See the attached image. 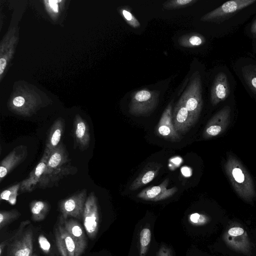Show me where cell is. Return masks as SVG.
Listing matches in <instances>:
<instances>
[{
	"instance_id": "cell-1",
	"label": "cell",
	"mask_w": 256,
	"mask_h": 256,
	"mask_svg": "<svg viewBox=\"0 0 256 256\" xmlns=\"http://www.w3.org/2000/svg\"><path fill=\"white\" fill-rule=\"evenodd\" d=\"M68 154L64 145L61 142L50 152L38 188H46L53 186L63 177L72 174V166L68 164Z\"/></svg>"
},
{
	"instance_id": "cell-2",
	"label": "cell",
	"mask_w": 256,
	"mask_h": 256,
	"mask_svg": "<svg viewBox=\"0 0 256 256\" xmlns=\"http://www.w3.org/2000/svg\"><path fill=\"white\" fill-rule=\"evenodd\" d=\"M226 171L233 188L240 198L251 202L256 196L252 180L239 160L230 156L225 164Z\"/></svg>"
},
{
	"instance_id": "cell-3",
	"label": "cell",
	"mask_w": 256,
	"mask_h": 256,
	"mask_svg": "<svg viewBox=\"0 0 256 256\" xmlns=\"http://www.w3.org/2000/svg\"><path fill=\"white\" fill-rule=\"evenodd\" d=\"M160 92L146 88L134 91L132 94L129 104V112L136 116L150 114L157 107Z\"/></svg>"
},
{
	"instance_id": "cell-4",
	"label": "cell",
	"mask_w": 256,
	"mask_h": 256,
	"mask_svg": "<svg viewBox=\"0 0 256 256\" xmlns=\"http://www.w3.org/2000/svg\"><path fill=\"white\" fill-rule=\"evenodd\" d=\"M202 80L196 72L192 74L180 98L186 108L196 121L202 107Z\"/></svg>"
},
{
	"instance_id": "cell-5",
	"label": "cell",
	"mask_w": 256,
	"mask_h": 256,
	"mask_svg": "<svg viewBox=\"0 0 256 256\" xmlns=\"http://www.w3.org/2000/svg\"><path fill=\"white\" fill-rule=\"evenodd\" d=\"M222 240L230 249L248 254L251 250V243L246 230L239 224H230L222 236Z\"/></svg>"
},
{
	"instance_id": "cell-6",
	"label": "cell",
	"mask_w": 256,
	"mask_h": 256,
	"mask_svg": "<svg viewBox=\"0 0 256 256\" xmlns=\"http://www.w3.org/2000/svg\"><path fill=\"white\" fill-rule=\"evenodd\" d=\"M56 240L62 256H80L84 250L66 230L59 219L54 228Z\"/></svg>"
},
{
	"instance_id": "cell-7",
	"label": "cell",
	"mask_w": 256,
	"mask_h": 256,
	"mask_svg": "<svg viewBox=\"0 0 256 256\" xmlns=\"http://www.w3.org/2000/svg\"><path fill=\"white\" fill-rule=\"evenodd\" d=\"M28 222H22L17 232L11 238L8 248V256H32V232L30 229L22 232Z\"/></svg>"
},
{
	"instance_id": "cell-8",
	"label": "cell",
	"mask_w": 256,
	"mask_h": 256,
	"mask_svg": "<svg viewBox=\"0 0 256 256\" xmlns=\"http://www.w3.org/2000/svg\"><path fill=\"white\" fill-rule=\"evenodd\" d=\"M86 199V190L84 189L62 200L59 206L60 216L64 219H68L70 217L82 218Z\"/></svg>"
},
{
	"instance_id": "cell-9",
	"label": "cell",
	"mask_w": 256,
	"mask_h": 256,
	"mask_svg": "<svg viewBox=\"0 0 256 256\" xmlns=\"http://www.w3.org/2000/svg\"><path fill=\"white\" fill-rule=\"evenodd\" d=\"M82 218L88 236L94 238L98 231L100 218L97 198L93 192L86 198Z\"/></svg>"
},
{
	"instance_id": "cell-10",
	"label": "cell",
	"mask_w": 256,
	"mask_h": 256,
	"mask_svg": "<svg viewBox=\"0 0 256 256\" xmlns=\"http://www.w3.org/2000/svg\"><path fill=\"white\" fill-rule=\"evenodd\" d=\"M256 0H233L228 1L219 7L204 15L200 18L203 22H216L234 14L250 6Z\"/></svg>"
},
{
	"instance_id": "cell-11",
	"label": "cell",
	"mask_w": 256,
	"mask_h": 256,
	"mask_svg": "<svg viewBox=\"0 0 256 256\" xmlns=\"http://www.w3.org/2000/svg\"><path fill=\"white\" fill-rule=\"evenodd\" d=\"M230 107L226 106L212 118L204 128L203 138L208 139L222 134L230 124Z\"/></svg>"
},
{
	"instance_id": "cell-12",
	"label": "cell",
	"mask_w": 256,
	"mask_h": 256,
	"mask_svg": "<svg viewBox=\"0 0 256 256\" xmlns=\"http://www.w3.org/2000/svg\"><path fill=\"white\" fill-rule=\"evenodd\" d=\"M28 155L27 147L20 145L15 147L0 162V182L20 164L23 162Z\"/></svg>"
},
{
	"instance_id": "cell-13",
	"label": "cell",
	"mask_w": 256,
	"mask_h": 256,
	"mask_svg": "<svg viewBox=\"0 0 256 256\" xmlns=\"http://www.w3.org/2000/svg\"><path fill=\"white\" fill-rule=\"evenodd\" d=\"M172 102L164 111L156 128V133L160 137L171 142H179L181 137L174 126L172 121Z\"/></svg>"
},
{
	"instance_id": "cell-14",
	"label": "cell",
	"mask_w": 256,
	"mask_h": 256,
	"mask_svg": "<svg viewBox=\"0 0 256 256\" xmlns=\"http://www.w3.org/2000/svg\"><path fill=\"white\" fill-rule=\"evenodd\" d=\"M172 121L178 132H188L196 122L180 98L172 113Z\"/></svg>"
},
{
	"instance_id": "cell-15",
	"label": "cell",
	"mask_w": 256,
	"mask_h": 256,
	"mask_svg": "<svg viewBox=\"0 0 256 256\" xmlns=\"http://www.w3.org/2000/svg\"><path fill=\"white\" fill-rule=\"evenodd\" d=\"M50 152L44 150V153L38 164L30 172L26 178L20 182L19 194L30 192L38 184L46 170Z\"/></svg>"
},
{
	"instance_id": "cell-16",
	"label": "cell",
	"mask_w": 256,
	"mask_h": 256,
	"mask_svg": "<svg viewBox=\"0 0 256 256\" xmlns=\"http://www.w3.org/2000/svg\"><path fill=\"white\" fill-rule=\"evenodd\" d=\"M169 179H165L158 186L148 187L142 190L137 197L146 200L159 201L173 196L178 190L175 186L168 189Z\"/></svg>"
},
{
	"instance_id": "cell-17",
	"label": "cell",
	"mask_w": 256,
	"mask_h": 256,
	"mask_svg": "<svg viewBox=\"0 0 256 256\" xmlns=\"http://www.w3.org/2000/svg\"><path fill=\"white\" fill-rule=\"evenodd\" d=\"M74 148L81 151L87 150L90 146V136L88 124L80 116H76L74 122Z\"/></svg>"
},
{
	"instance_id": "cell-18",
	"label": "cell",
	"mask_w": 256,
	"mask_h": 256,
	"mask_svg": "<svg viewBox=\"0 0 256 256\" xmlns=\"http://www.w3.org/2000/svg\"><path fill=\"white\" fill-rule=\"evenodd\" d=\"M230 94V85L226 76L220 72L216 76L210 90V102L215 106L226 100Z\"/></svg>"
},
{
	"instance_id": "cell-19",
	"label": "cell",
	"mask_w": 256,
	"mask_h": 256,
	"mask_svg": "<svg viewBox=\"0 0 256 256\" xmlns=\"http://www.w3.org/2000/svg\"><path fill=\"white\" fill-rule=\"evenodd\" d=\"M162 166L161 164L156 162L148 164L132 183L130 186V190H136L152 181L158 174Z\"/></svg>"
},
{
	"instance_id": "cell-20",
	"label": "cell",
	"mask_w": 256,
	"mask_h": 256,
	"mask_svg": "<svg viewBox=\"0 0 256 256\" xmlns=\"http://www.w3.org/2000/svg\"><path fill=\"white\" fill-rule=\"evenodd\" d=\"M65 124L60 118L56 120L50 126L46 141L45 150L50 152L60 144L64 131Z\"/></svg>"
},
{
	"instance_id": "cell-21",
	"label": "cell",
	"mask_w": 256,
	"mask_h": 256,
	"mask_svg": "<svg viewBox=\"0 0 256 256\" xmlns=\"http://www.w3.org/2000/svg\"><path fill=\"white\" fill-rule=\"evenodd\" d=\"M59 219L62 221L68 232L84 248L86 244L84 232L80 224L74 219H64L60 216Z\"/></svg>"
},
{
	"instance_id": "cell-22",
	"label": "cell",
	"mask_w": 256,
	"mask_h": 256,
	"mask_svg": "<svg viewBox=\"0 0 256 256\" xmlns=\"http://www.w3.org/2000/svg\"><path fill=\"white\" fill-rule=\"evenodd\" d=\"M32 218L34 221L42 220L48 214L49 204L44 201L34 200L30 204Z\"/></svg>"
},
{
	"instance_id": "cell-23",
	"label": "cell",
	"mask_w": 256,
	"mask_h": 256,
	"mask_svg": "<svg viewBox=\"0 0 256 256\" xmlns=\"http://www.w3.org/2000/svg\"><path fill=\"white\" fill-rule=\"evenodd\" d=\"M204 38L198 34H188L180 36L178 39V44L184 48H194L204 44Z\"/></svg>"
},
{
	"instance_id": "cell-24",
	"label": "cell",
	"mask_w": 256,
	"mask_h": 256,
	"mask_svg": "<svg viewBox=\"0 0 256 256\" xmlns=\"http://www.w3.org/2000/svg\"><path fill=\"white\" fill-rule=\"evenodd\" d=\"M20 182L14 184L2 192L0 200H5L12 205L16 202V198L19 194Z\"/></svg>"
},
{
	"instance_id": "cell-25",
	"label": "cell",
	"mask_w": 256,
	"mask_h": 256,
	"mask_svg": "<svg viewBox=\"0 0 256 256\" xmlns=\"http://www.w3.org/2000/svg\"><path fill=\"white\" fill-rule=\"evenodd\" d=\"M242 72L243 77L246 83L256 94V64L246 66Z\"/></svg>"
},
{
	"instance_id": "cell-26",
	"label": "cell",
	"mask_w": 256,
	"mask_h": 256,
	"mask_svg": "<svg viewBox=\"0 0 256 256\" xmlns=\"http://www.w3.org/2000/svg\"><path fill=\"white\" fill-rule=\"evenodd\" d=\"M130 10V8L128 6H122L119 8V12L130 26L138 28L140 26V22L132 13Z\"/></svg>"
},
{
	"instance_id": "cell-27",
	"label": "cell",
	"mask_w": 256,
	"mask_h": 256,
	"mask_svg": "<svg viewBox=\"0 0 256 256\" xmlns=\"http://www.w3.org/2000/svg\"><path fill=\"white\" fill-rule=\"evenodd\" d=\"M198 0H169L165 2L163 8L166 10L183 8L194 4Z\"/></svg>"
},
{
	"instance_id": "cell-28",
	"label": "cell",
	"mask_w": 256,
	"mask_h": 256,
	"mask_svg": "<svg viewBox=\"0 0 256 256\" xmlns=\"http://www.w3.org/2000/svg\"><path fill=\"white\" fill-rule=\"evenodd\" d=\"M151 240V232L149 228H144L140 232V256H145Z\"/></svg>"
},
{
	"instance_id": "cell-29",
	"label": "cell",
	"mask_w": 256,
	"mask_h": 256,
	"mask_svg": "<svg viewBox=\"0 0 256 256\" xmlns=\"http://www.w3.org/2000/svg\"><path fill=\"white\" fill-rule=\"evenodd\" d=\"M20 215L16 210H2L0 212V228H2L4 226L10 222L18 218Z\"/></svg>"
},
{
	"instance_id": "cell-30",
	"label": "cell",
	"mask_w": 256,
	"mask_h": 256,
	"mask_svg": "<svg viewBox=\"0 0 256 256\" xmlns=\"http://www.w3.org/2000/svg\"><path fill=\"white\" fill-rule=\"evenodd\" d=\"M190 222L195 226H203L210 221V218L204 214L194 213L191 214L189 218Z\"/></svg>"
},
{
	"instance_id": "cell-31",
	"label": "cell",
	"mask_w": 256,
	"mask_h": 256,
	"mask_svg": "<svg viewBox=\"0 0 256 256\" xmlns=\"http://www.w3.org/2000/svg\"><path fill=\"white\" fill-rule=\"evenodd\" d=\"M38 241L41 249L45 252H48L50 248V244L47 238L44 236L40 235Z\"/></svg>"
},
{
	"instance_id": "cell-32",
	"label": "cell",
	"mask_w": 256,
	"mask_h": 256,
	"mask_svg": "<svg viewBox=\"0 0 256 256\" xmlns=\"http://www.w3.org/2000/svg\"><path fill=\"white\" fill-rule=\"evenodd\" d=\"M156 256H172L170 250L164 245L161 246Z\"/></svg>"
},
{
	"instance_id": "cell-33",
	"label": "cell",
	"mask_w": 256,
	"mask_h": 256,
	"mask_svg": "<svg viewBox=\"0 0 256 256\" xmlns=\"http://www.w3.org/2000/svg\"><path fill=\"white\" fill-rule=\"evenodd\" d=\"M25 103L24 98L20 96L16 97L13 101L12 104L16 107V108L20 109L21 108Z\"/></svg>"
},
{
	"instance_id": "cell-34",
	"label": "cell",
	"mask_w": 256,
	"mask_h": 256,
	"mask_svg": "<svg viewBox=\"0 0 256 256\" xmlns=\"http://www.w3.org/2000/svg\"><path fill=\"white\" fill-rule=\"evenodd\" d=\"M59 2L58 0H48V2L49 3L50 6L51 8L56 12H58V4L57 2Z\"/></svg>"
},
{
	"instance_id": "cell-35",
	"label": "cell",
	"mask_w": 256,
	"mask_h": 256,
	"mask_svg": "<svg viewBox=\"0 0 256 256\" xmlns=\"http://www.w3.org/2000/svg\"><path fill=\"white\" fill-rule=\"evenodd\" d=\"M6 64V60L4 58L0 59V74L3 72Z\"/></svg>"
},
{
	"instance_id": "cell-36",
	"label": "cell",
	"mask_w": 256,
	"mask_h": 256,
	"mask_svg": "<svg viewBox=\"0 0 256 256\" xmlns=\"http://www.w3.org/2000/svg\"><path fill=\"white\" fill-rule=\"evenodd\" d=\"M250 32L252 36L256 37V20L252 24L250 27Z\"/></svg>"
},
{
	"instance_id": "cell-37",
	"label": "cell",
	"mask_w": 256,
	"mask_h": 256,
	"mask_svg": "<svg viewBox=\"0 0 256 256\" xmlns=\"http://www.w3.org/2000/svg\"></svg>"
}]
</instances>
